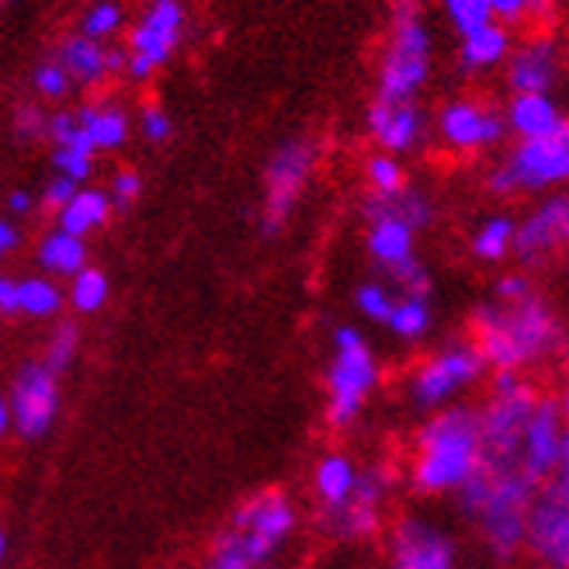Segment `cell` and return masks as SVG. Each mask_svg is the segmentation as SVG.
Wrapping results in <instances>:
<instances>
[{
	"label": "cell",
	"instance_id": "8d00e7d4",
	"mask_svg": "<svg viewBox=\"0 0 569 569\" xmlns=\"http://www.w3.org/2000/svg\"><path fill=\"white\" fill-rule=\"evenodd\" d=\"M368 184H372L376 194H396L407 188V174L403 163L396 160L392 153H376L368 160Z\"/></svg>",
	"mask_w": 569,
	"mask_h": 569
},
{
	"label": "cell",
	"instance_id": "4fadbf2b",
	"mask_svg": "<svg viewBox=\"0 0 569 569\" xmlns=\"http://www.w3.org/2000/svg\"><path fill=\"white\" fill-rule=\"evenodd\" d=\"M562 445H566V427L559 420V407L556 400H542V396H538V403L521 431V448H518L521 472L535 479L538 487L549 482L559 469Z\"/></svg>",
	"mask_w": 569,
	"mask_h": 569
},
{
	"label": "cell",
	"instance_id": "91938a15",
	"mask_svg": "<svg viewBox=\"0 0 569 569\" xmlns=\"http://www.w3.org/2000/svg\"><path fill=\"white\" fill-rule=\"evenodd\" d=\"M566 157H569V122H566Z\"/></svg>",
	"mask_w": 569,
	"mask_h": 569
},
{
	"label": "cell",
	"instance_id": "f6af8a7d",
	"mask_svg": "<svg viewBox=\"0 0 569 569\" xmlns=\"http://www.w3.org/2000/svg\"><path fill=\"white\" fill-rule=\"evenodd\" d=\"M77 191H80V184H77V181H70V178H63V174H56V178L42 188V209L60 212Z\"/></svg>",
	"mask_w": 569,
	"mask_h": 569
},
{
	"label": "cell",
	"instance_id": "5bb4252c",
	"mask_svg": "<svg viewBox=\"0 0 569 569\" xmlns=\"http://www.w3.org/2000/svg\"><path fill=\"white\" fill-rule=\"evenodd\" d=\"M389 487H392L389 469H382V466L361 469L355 493L340 507L327 510V528L337 538H368V535H376L379 525H382V503L389 497Z\"/></svg>",
	"mask_w": 569,
	"mask_h": 569
},
{
	"label": "cell",
	"instance_id": "74e56055",
	"mask_svg": "<svg viewBox=\"0 0 569 569\" xmlns=\"http://www.w3.org/2000/svg\"><path fill=\"white\" fill-rule=\"evenodd\" d=\"M119 28H122V8L111 4V0H98V4L88 8V14H83V21H80V36L101 42L108 36H116Z\"/></svg>",
	"mask_w": 569,
	"mask_h": 569
},
{
	"label": "cell",
	"instance_id": "30bf717a",
	"mask_svg": "<svg viewBox=\"0 0 569 569\" xmlns=\"http://www.w3.org/2000/svg\"><path fill=\"white\" fill-rule=\"evenodd\" d=\"M296 521H299V515H296V503L289 500V493L261 490L237 507L230 528L243 538L250 556L261 566H268L271 556L289 542V535L296 531Z\"/></svg>",
	"mask_w": 569,
	"mask_h": 569
},
{
	"label": "cell",
	"instance_id": "d590c367",
	"mask_svg": "<svg viewBox=\"0 0 569 569\" xmlns=\"http://www.w3.org/2000/svg\"><path fill=\"white\" fill-rule=\"evenodd\" d=\"M445 11H448V21L455 24V32L459 36H469V32H476V28L493 21L490 0H445Z\"/></svg>",
	"mask_w": 569,
	"mask_h": 569
},
{
	"label": "cell",
	"instance_id": "9c48e42d",
	"mask_svg": "<svg viewBox=\"0 0 569 569\" xmlns=\"http://www.w3.org/2000/svg\"><path fill=\"white\" fill-rule=\"evenodd\" d=\"M312 167H317V147L309 139H289L284 147L271 153L264 170V216H261L264 237L281 233V226L289 222L299 194L312 178Z\"/></svg>",
	"mask_w": 569,
	"mask_h": 569
},
{
	"label": "cell",
	"instance_id": "680465c9",
	"mask_svg": "<svg viewBox=\"0 0 569 569\" xmlns=\"http://www.w3.org/2000/svg\"><path fill=\"white\" fill-rule=\"evenodd\" d=\"M4 552H8V538H4V531H0V559H4Z\"/></svg>",
	"mask_w": 569,
	"mask_h": 569
},
{
	"label": "cell",
	"instance_id": "4dcf8cb0",
	"mask_svg": "<svg viewBox=\"0 0 569 569\" xmlns=\"http://www.w3.org/2000/svg\"><path fill=\"white\" fill-rule=\"evenodd\" d=\"M515 233H518V222L510 216H490L487 222L479 226L472 233V258L482 264H497L503 261L507 253H515Z\"/></svg>",
	"mask_w": 569,
	"mask_h": 569
},
{
	"label": "cell",
	"instance_id": "5b68a950",
	"mask_svg": "<svg viewBox=\"0 0 569 569\" xmlns=\"http://www.w3.org/2000/svg\"><path fill=\"white\" fill-rule=\"evenodd\" d=\"M431 77V32L420 18L417 0H400L392 14V42L379 70V94L382 104H403L420 94Z\"/></svg>",
	"mask_w": 569,
	"mask_h": 569
},
{
	"label": "cell",
	"instance_id": "e575fe53",
	"mask_svg": "<svg viewBox=\"0 0 569 569\" xmlns=\"http://www.w3.org/2000/svg\"><path fill=\"white\" fill-rule=\"evenodd\" d=\"M355 306L365 320H376V323H389L392 317V306H396V292L382 281H365L361 289L355 292Z\"/></svg>",
	"mask_w": 569,
	"mask_h": 569
},
{
	"label": "cell",
	"instance_id": "c3c4849f",
	"mask_svg": "<svg viewBox=\"0 0 569 569\" xmlns=\"http://www.w3.org/2000/svg\"><path fill=\"white\" fill-rule=\"evenodd\" d=\"M0 312H4V317L21 312V281L8 274H0Z\"/></svg>",
	"mask_w": 569,
	"mask_h": 569
},
{
	"label": "cell",
	"instance_id": "7bdbcfd3",
	"mask_svg": "<svg viewBox=\"0 0 569 569\" xmlns=\"http://www.w3.org/2000/svg\"><path fill=\"white\" fill-rule=\"evenodd\" d=\"M139 129L150 142H167L170 136H174V119H170V111H163L157 104H147V108H142V116H139Z\"/></svg>",
	"mask_w": 569,
	"mask_h": 569
},
{
	"label": "cell",
	"instance_id": "f546056e",
	"mask_svg": "<svg viewBox=\"0 0 569 569\" xmlns=\"http://www.w3.org/2000/svg\"><path fill=\"white\" fill-rule=\"evenodd\" d=\"M396 337L407 340V345H417L435 327V309L427 296H396L392 317L386 323Z\"/></svg>",
	"mask_w": 569,
	"mask_h": 569
},
{
	"label": "cell",
	"instance_id": "e0dca14e",
	"mask_svg": "<svg viewBox=\"0 0 569 569\" xmlns=\"http://www.w3.org/2000/svg\"><path fill=\"white\" fill-rule=\"evenodd\" d=\"M438 132L448 142L451 150H487L493 142H500L507 136V119L500 111L459 98V101H448L438 116Z\"/></svg>",
	"mask_w": 569,
	"mask_h": 569
},
{
	"label": "cell",
	"instance_id": "7402d4cb",
	"mask_svg": "<svg viewBox=\"0 0 569 569\" xmlns=\"http://www.w3.org/2000/svg\"><path fill=\"white\" fill-rule=\"evenodd\" d=\"M503 119H507V129H515L521 139H546L566 126L559 104L549 94H515Z\"/></svg>",
	"mask_w": 569,
	"mask_h": 569
},
{
	"label": "cell",
	"instance_id": "52a82bcc",
	"mask_svg": "<svg viewBox=\"0 0 569 569\" xmlns=\"http://www.w3.org/2000/svg\"><path fill=\"white\" fill-rule=\"evenodd\" d=\"M487 358L476 348V340H448L445 348L427 355L407 382L410 403L423 413H438L455 407L459 396H466L482 376H487Z\"/></svg>",
	"mask_w": 569,
	"mask_h": 569
},
{
	"label": "cell",
	"instance_id": "6125c7cd",
	"mask_svg": "<svg viewBox=\"0 0 569 569\" xmlns=\"http://www.w3.org/2000/svg\"><path fill=\"white\" fill-rule=\"evenodd\" d=\"M562 569H569V559H566V566H562Z\"/></svg>",
	"mask_w": 569,
	"mask_h": 569
},
{
	"label": "cell",
	"instance_id": "f5cc1de1",
	"mask_svg": "<svg viewBox=\"0 0 569 569\" xmlns=\"http://www.w3.org/2000/svg\"><path fill=\"white\" fill-rule=\"evenodd\" d=\"M8 209H11L14 216H24V212H32V194H28L24 188H14V191L8 194Z\"/></svg>",
	"mask_w": 569,
	"mask_h": 569
},
{
	"label": "cell",
	"instance_id": "94428289",
	"mask_svg": "<svg viewBox=\"0 0 569 569\" xmlns=\"http://www.w3.org/2000/svg\"><path fill=\"white\" fill-rule=\"evenodd\" d=\"M261 569H274V566H261Z\"/></svg>",
	"mask_w": 569,
	"mask_h": 569
},
{
	"label": "cell",
	"instance_id": "484cf974",
	"mask_svg": "<svg viewBox=\"0 0 569 569\" xmlns=\"http://www.w3.org/2000/svg\"><path fill=\"white\" fill-rule=\"evenodd\" d=\"M77 122L94 150H119L129 139V116L119 104H88L77 111Z\"/></svg>",
	"mask_w": 569,
	"mask_h": 569
},
{
	"label": "cell",
	"instance_id": "60d3db41",
	"mask_svg": "<svg viewBox=\"0 0 569 569\" xmlns=\"http://www.w3.org/2000/svg\"><path fill=\"white\" fill-rule=\"evenodd\" d=\"M392 284L400 289V296H427L431 299V289H435V281H431V271H427L417 258L400 264L396 271H389Z\"/></svg>",
	"mask_w": 569,
	"mask_h": 569
},
{
	"label": "cell",
	"instance_id": "f35d334b",
	"mask_svg": "<svg viewBox=\"0 0 569 569\" xmlns=\"http://www.w3.org/2000/svg\"><path fill=\"white\" fill-rule=\"evenodd\" d=\"M56 163V174H63L70 181H88L91 170H94V150H83V147H56L52 153Z\"/></svg>",
	"mask_w": 569,
	"mask_h": 569
},
{
	"label": "cell",
	"instance_id": "83f0119b",
	"mask_svg": "<svg viewBox=\"0 0 569 569\" xmlns=\"http://www.w3.org/2000/svg\"><path fill=\"white\" fill-rule=\"evenodd\" d=\"M365 216L368 219H376V216H396V219L410 222L413 230H423V226L435 219V206L427 202L420 191L403 188V191H396V194H372L365 202Z\"/></svg>",
	"mask_w": 569,
	"mask_h": 569
},
{
	"label": "cell",
	"instance_id": "9a60e30c",
	"mask_svg": "<svg viewBox=\"0 0 569 569\" xmlns=\"http://www.w3.org/2000/svg\"><path fill=\"white\" fill-rule=\"evenodd\" d=\"M525 549L552 569H562L569 559V500L546 487L538 490L528 510V528H525Z\"/></svg>",
	"mask_w": 569,
	"mask_h": 569
},
{
	"label": "cell",
	"instance_id": "816d5d0a",
	"mask_svg": "<svg viewBox=\"0 0 569 569\" xmlns=\"http://www.w3.org/2000/svg\"><path fill=\"white\" fill-rule=\"evenodd\" d=\"M552 487L569 500V435H566V445H562V459H559V469H556V476L549 479Z\"/></svg>",
	"mask_w": 569,
	"mask_h": 569
},
{
	"label": "cell",
	"instance_id": "1f68e13d",
	"mask_svg": "<svg viewBox=\"0 0 569 569\" xmlns=\"http://www.w3.org/2000/svg\"><path fill=\"white\" fill-rule=\"evenodd\" d=\"M63 309V292L60 284L49 281V278H24L21 281V312L36 320L56 317Z\"/></svg>",
	"mask_w": 569,
	"mask_h": 569
},
{
	"label": "cell",
	"instance_id": "11a10c76",
	"mask_svg": "<svg viewBox=\"0 0 569 569\" xmlns=\"http://www.w3.org/2000/svg\"><path fill=\"white\" fill-rule=\"evenodd\" d=\"M556 407H559V420H562V427H566V435H569V382L562 386V392H559V400H556Z\"/></svg>",
	"mask_w": 569,
	"mask_h": 569
},
{
	"label": "cell",
	"instance_id": "f907efd6",
	"mask_svg": "<svg viewBox=\"0 0 569 569\" xmlns=\"http://www.w3.org/2000/svg\"><path fill=\"white\" fill-rule=\"evenodd\" d=\"M21 243V233H18V226L11 219L0 216V258H8V253Z\"/></svg>",
	"mask_w": 569,
	"mask_h": 569
},
{
	"label": "cell",
	"instance_id": "7c38bea8",
	"mask_svg": "<svg viewBox=\"0 0 569 569\" xmlns=\"http://www.w3.org/2000/svg\"><path fill=\"white\" fill-rule=\"evenodd\" d=\"M11 423L24 438H42L60 410V379L49 365H24L11 386Z\"/></svg>",
	"mask_w": 569,
	"mask_h": 569
},
{
	"label": "cell",
	"instance_id": "7dc6e473",
	"mask_svg": "<svg viewBox=\"0 0 569 569\" xmlns=\"http://www.w3.org/2000/svg\"><path fill=\"white\" fill-rule=\"evenodd\" d=\"M490 11H493V21L510 28L528 18V0H490Z\"/></svg>",
	"mask_w": 569,
	"mask_h": 569
},
{
	"label": "cell",
	"instance_id": "ffe728a7",
	"mask_svg": "<svg viewBox=\"0 0 569 569\" xmlns=\"http://www.w3.org/2000/svg\"><path fill=\"white\" fill-rule=\"evenodd\" d=\"M368 132L376 136V142L386 153H392V157L407 153L423 136V111L417 108V101H403V104L372 101V111H368Z\"/></svg>",
	"mask_w": 569,
	"mask_h": 569
},
{
	"label": "cell",
	"instance_id": "ac0fdd59",
	"mask_svg": "<svg viewBox=\"0 0 569 569\" xmlns=\"http://www.w3.org/2000/svg\"><path fill=\"white\" fill-rule=\"evenodd\" d=\"M184 32V8L181 0H153L150 11L139 18V24L129 36V52L139 60L153 63L157 70L170 60Z\"/></svg>",
	"mask_w": 569,
	"mask_h": 569
},
{
	"label": "cell",
	"instance_id": "db71d44e",
	"mask_svg": "<svg viewBox=\"0 0 569 569\" xmlns=\"http://www.w3.org/2000/svg\"><path fill=\"white\" fill-rule=\"evenodd\" d=\"M129 67V49H108V73H119Z\"/></svg>",
	"mask_w": 569,
	"mask_h": 569
},
{
	"label": "cell",
	"instance_id": "d6a6232c",
	"mask_svg": "<svg viewBox=\"0 0 569 569\" xmlns=\"http://www.w3.org/2000/svg\"><path fill=\"white\" fill-rule=\"evenodd\" d=\"M108 292H111V284H108V274L98 271V268H83L73 274V284H70V302L77 312H98L104 302H108Z\"/></svg>",
	"mask_w": 569,
	"mask_h": 569
},
{
	"label": "cell",
	"instance_id": "6f0895ef",
	"mask_svg": "<svg viewBox=\"0 0 569 569\" xmlns=\"http://www.w3.org/2000/svg\"><path fill=\"white\" fill-rule=\"evenodd\" d=\"M552 0H528V18H546Z\"/></svg>",
	"mask_w": 569,
	"mask_h": 569
},
{
	"label": "cell",
	"instance_id": "7a4b0ae2",
	"mask_svg": "<svg viewBox=\"0 0 569 569\" xmlns=\"http://www.w3.org/2000/svg\"><path fill=\"white\" fill-rule=\"evenodd\" d=\"M538 482L528 479L518 466H487L455 493L459 510L476 525L482 546L490 549L497 562L518 559L525 549V528H528V510L538 497Z\"/></svg>",
	"mask_w": 569,
	"mask_h": 569
},
{
	"label": "cell",
	"instance_id": "836d02e7",
	"mask_svg": "<svg viewBox=\"0 0 569 569\" xmlns=\"http://www.w3.org/2000/svg\"><path fill=\"white\" fill-rule=\"evenodd\" d=\"M206 569H261V562L250 556V549L243 546V538L233 528H226L216 538V546L209 552Z\"/></svg>",
	"mask_w": 569,
	"mask_h": 569
},
{
	"label": "cell",
	"instance_id": "9f6ffc18",
	"mask_svg": "<svg viewBox=\"0 0 569 569\" xmlns=\"http://www.w3.org/2000/svg\"><path fill=\"white\" fill-rule=\"evenodd\" d=\"M11 431V403L0 396V438H4Z\"/></svg>",
	"mask_w": 569,
	"mask_h": 569
},
{
	"label": "cell",
	"instance_id": "bcb514c9",
	"mask_svg": "<svg viewBox=\"0 0 569 569\" xmlns=\"http://www.w3.org/2000/svg\"><path fill=\"white\" fill-rule=\"evenodd\" d=\"M531 292L535 289H531V281L525 274H503L493 284V299H500V302H518V299H525Z\"/></svg>",
	"mask_w": 569,
	"mask_h": 569
},
{
	"label": "cell",
	"instance_id": "8fae6325",
	"mask_svg": "<svg viewBox=\"0 0 569 569\" xmlns=\"http://www.w3.org/2000/svg\"><path fill=\"white\" fill-rule=\"evenodd\" d=\"M389 569H459V542L427 518H400L389 535Z\"/></svg>",
	"mask_w": 569,
	"mask_h": 569
},
{
	"label": "cell",
	"instance_id": "ab89813d",
	"mask_svg": "<svg viewBox=\"0 0 569 569\" xmlns=\"http://www.w3.org/2000/svg\"><path fill=\"white\" fill-rule=\"evenodd\" d=\"M77 345H80V333H77L73 323H60V327H56V333L49 340V355H46V365L52 368L56 376L70 368V361L77 355Z\"/></svg>",
	"mask_w": 569,
	"mask_h": 569
},
{
	"label": "cell",
	"instance_id": "b9f144b4",
	"mask_svg": "<svg viewBox=\"0 0 569 569\" xmlns=\"http://www.w3.org/2000/svg\"><path fill=\"white\" fill-rule=\"evenodd\" d=\"M32 83H36V91H39L42 98L60 101V98L70 91V73L63 70V63H60V60H46V63H39V67H36Z\"/></svg>",
	"mask_w": 569,
	"mask_h": 569
},
{
	"label": "cell",
	"instance_id": "d6986e66",
	"mask_svg": "<svg viewBox=\"0 0 569 569\" xmlns=\"http://www.w3.org/2000/svg\"><path fill=\"white\" fill-rule=\"evenodd\" d=\"M559 77V46L552 39H535L507 56V83L515 94H549Z\"/></svg>",
	"mask_w": 569,
	"mask_h": 569
},
{
	"label": "cell",
	"instance_id": "cb8c5ba5",
	"mask_svg": "<svg viewBox=\"0 0 569 569\" xmlns=\"http://www.w3.org/2000/svg\"><path fill=\"white\" fill-rule=\"evenodd\" d=\"M358 476L361 469L348 459V455H340V451H330L320 459L317 472H312V487H317V497L327 510L340 507L358 487Z\"/></svg>",
	"mask_w": 569,
	"mask_h": 569
},
{
	"label": "cell",
	"instance_id": "ba28073f",
	"mask_svg": "<svg viewBox=\"0 0 569 569\" xmlns=\"http://www.w3.org/2000/svg\"><path fill=\"white\" fill-rule=\"evenodd\" d=\"M569 122V119H566ZM569 181V157H566V126L546 139H521L510 157L490 170L487 188L500 198L518 191H546Z\"/></svg>",
	"mask_w": 569,
	"mask_h": 569
},
{
	"label": "cell",
	"instance_id": "ee69618b",
	"mask_svg": "<svg viewBox=\"0 0 569 569\" xmlns=\"http://www.w3.org/2000/svg\"><path fill=\"white\" fill-rule=\"evenodd\" d=\"M142 194V178L136 174V170H119L116 178H111V206L116 209H129L136 198Z\"/></svg>",
	"mask_w": 569,
	"mask_h": 569
},
{
	"label": "cell",
	"instance_id": "603a6c76",
	"mask_svg": "<svg viewBox=\"0 0 569 569\" xmlns=\"http://www.w3.org/2000/svg\"><path fill=\"white\" fill-rule=\"evenodd\" d=\"M111 216V198L108 191H98V188H80L70 202L56 212V230H63V233H73V237H88L94 230H101V226L108 222Z\"/></svg>",
	"mask_w": 569,
	"mask_h": 569
},
{
	"label": "cell",
	"instance_id": "f1b7e54d",
	"mask_svg": "<svg viewBox=\"0 0 569 569\" xmlns=\"http://www.w3.org/2000/svg\"><path fill=\"white\" fill-rule=\"evenodd\" d=\"M39 264L49 271V274H67L73 278L77 271L88 268V243L73 233H63V230H52L42 243H39Z\"/></svg>",
	"mask_w": 569,
	"mask_h": 569
},
{
	"label": "cell",
	"instance_id": "d4e9b609",
	"mask_svg": "<svg viewBox=\"0 0 569 569\" xmlns=\"http://www.w3.org/2000/svg\"><path fill=\"white\" fill-rule=\"evenodd\" d=\"M507 56H510V32L497 21L462 36V46H459L462 70H490V67L503 63Z\"/></svg>",
	"mask_w": 569,
	"mask_h": 569
},
{
	"label": "cell",
	"instance_id": "44dd1931",
	"mask_svg": "<svg viewBox=\"0 0 569 569\" xmlns=\"http://www.w3.org/2000/svg\"><path fill=\"white\" fill-rule=\"evenodd\" d=\"M368 253H372V261L389 274L400 264L413 261V243H417V230L410 222L396 219V216H376L368 219Z\"/></svg>",
	"mask_w": 569,
	"mask_h": 569
},
{
	"label": "cell",
	"instance_id": "4316f807",
	"mask_svg": "<svg viewBox=\"0 0 569 569\" xmlns=\"http://www.w3.org/2000/svg\"><path fill=\"white\" fill-rule=\"evenodd\" d=\"M56 60L63 63V70L70 73V80L77 83H98L108 77V49L88 36H70L60 46V56Z\"/></svg>",
	"mask_w": 569,
	"mask_h": 569
},
{
	"label": "cell",
	"instance_id": "277c9868",
	"mask_svg": "<svg viewBox=\"0 0 569 569\" xmlns=\"http://www.w3.org/2000/svg\"><path fill=\"white\" fill-rule=\"evenodd\" d=\"M382 368L376 351L358 327L333 330V358L327 368V420L333 427H351L376 392Z\"/></svg>",
	"mask_w": 569,
	"mask_h": 569
},
{
	"label": "cell",
	"instance_id": "3957f363",
	"mask_svg": "<svg viewBox=\"0 0 569 569\" xmlns=\"http://www.w3.org/2000/svg\"><path fill=\"white\" fill-rule=\"evenodd\" d=\"M482 466L479 413L466 403L445 407L423 420L417 431L410 482L423 497L459 493Z\"/></svg>",
	"mask_w": 569,
	"mask_h": 569
},
{
	"label": "cell",
	"instance_id": "8992f818",
	"mask_svg": "<svg viewBox=\"0 0 569 569\" xmlns=\"http://www.w3.org/2000/svg\"><path fill=\"white\" fill-rule=\"evenodd\" d=\"M535 403H538V392L521 372H497L493 376L487 403L476 410L479 413V435H482V462L487 466H518L521 431H525Z\"/></svg>",
	"mask_w": 569,
	"mask_h": 569
},
{
	"label": "cell",
	"instance_id": "681fc988",
	"mask_svg": "<svg viewBox=\"0 0 569 569\" xmlns=\"http://www.w3.org/2000/svg\"><path fill=\"white\" fill-rule=\"evenodd\" d=\"M46 126H49V119L42 116L39 108H21L18 111V136H46Z\"/></svg>",
	"mask_w": 569,
	"mask_h": 569
},
{
	"label": "cell",
	"instance_id": "6da1fadb",
	"mask_svg": "<svg viewBox=\"0 0 569 569\" xmlns=\"http://www.w3.org/2000/svg\"><path fill=\"white\" fill-rule=\"evenodd\" d=\"M472 340L493 372H525L562 345L552 306L531 292L518 302H482L472 312Z\"/></svg>",
	"mask_w": 569,
	"mask_h": 569
},
{
	"label": "cell",
	"instance_id": "2e32d148",
	"mask_svg": "<svg viewBox=\"0 0 569 569\" xmlns=\"http://www.w3.org/2000/svg\"><path fill=\"white\" fill-rule=\"evenodd\" d=\"M559 247H569V194H549L535 206L515 233V253L521 264H538Z\"/></svg>",
	"mask_w": 569,
	"mask_h": 569
}]
</instances>
